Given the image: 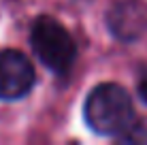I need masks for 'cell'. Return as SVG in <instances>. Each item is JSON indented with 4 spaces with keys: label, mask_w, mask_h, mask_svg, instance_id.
<instances>
[{
    "label": "cell",
    "mask_w": 147,
    "mask_h": 145,
    "mask_svg": "<svg viewBox=\"0 0 147 145\" xmlns=\"http://www.w3.org/2000/svg\"><path fill=\"white\" fill-rule=\"evenodd\" d=\"M83 117L90 130L102 137H121L136 119L128 90L119 83H98L83 103Z\"/></svg>",
    "instance_id": "1"
},
{
    "label": "cell",
    "mask_w": 147,
    "mask_h": 145,
    "mask_svg": "<svg viewBox=\"0 0 147 145\" xmlns=\"http://www.w3.org/2000/svg\"><path fill=\"white\" fill-rule=\"evenodd\" d=\"M30 45L34 56L55 75H66L77 60L75 38L58 19L49 15L34 19L30 30Z\"/></svg>",
    "instance_id": "2"
},
{
    "label": "cell",
    "mask_w": 147,
    "mask_h": 145,
    "mask_svg": "<svg viewBox=\"0 0 147 145\" xmlns=\"http://www.w3.org/2000/svg\"><path fill=\"white\" fill-rule=\"evenodd\" d=\"M36 81L34 64L19 49H2L0 51V98L17 100L30 94Z\"/></svg>",
    "instance_id": "3"
},
{
    "label": "cell",
    "mask_w": 147,
    "mask_h": 145,
    "mask_svg": "<svg viewBox=\"0 0 147 145\" xmlns=\"http://www.w3.org/2000/svg\"><path fill=\"white\" fill-rule=\"evenodd\" d=\"M107 26L115 38L132 43L147 32V4L143 0H111Z\"/></svg>",
    "instance_id": "4"
},
{
    "label": "cell",
    "mask_w": 147,
    "mask_h": 145,
    "mask_svg": "<svg viewBox=\"0 0 147 145\" xmlns=\"http://www.w3.org/2000/svg\"><path fill=\"white\" fill-rule=\"evenodd\" d=\"M119 141L147 145V119H139V117H136L134 122H132V126H130L128 130L119 137Z\"/></svg>",
    "instance_id": "5"
},
{
    "label": "cell",
    "mask_w": 147,
    "mask_h": 145,
    "mask_svg": "<svg viewBox=\"0 0 147 145\" xmlns=\"http://www.w3.org/2000/svg\"><path fill=\"white\" fill-rule=\"evenodd\" d=\"M136 94H139V98L147 105V68L139 73V79H136Z\"/></svg>",
    "instance_id": "6"
}]
</instances>
